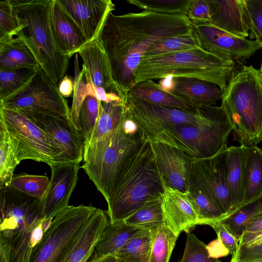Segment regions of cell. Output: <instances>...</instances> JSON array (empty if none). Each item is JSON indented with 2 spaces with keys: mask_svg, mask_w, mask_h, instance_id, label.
Instances as JSON below:
<instances>
[{
  "mask_svg": "<svg viewBox=\"0 0 262 262\" xmlns=\"http://www.w3.org/2000/svg\"><path fill=\"white\" fill-rule=\"evenodd\" d=\"M184 14L142 11L115 15L110 12L98 38L110 60L113 78L126 101L135 85L136 70L145 53L155 42L191 31Z\"/></svg>",
  "mask_w": 262,
  "mask_h": 262,
  "instance_id": "obj_1",
  "label": "cell"
},
{
  "mask_svg": "<svg viewBox=\"0 0 262 262\" xmlns=\"http://www.w3.org/2000/svg\"><path fill=\"white\" fill-rule=\"evenodd\" d=\"M0 190V262H29L44 234L41 202L10 185Z\"/></svg>",
  "mask_w": 262,
  "mask_h": 262,
  "instance_id": "obj_2",
  "label": "cell"
},
{
  "mask_svg": "<svg viewBox=\"0 0 262 262\" xmlns=\"http://www.w3.org/2000/svg\"><path fill=\"white\" fill-rule=\"evenodd\" d=\"M163 191L151 143L146 138L124 164L106 201L109 222L123 221Z\"/></svg>",
  "mask_w": 262,
  "mask_h": 262,
  "instance_id": "obj_3",
  "label": "cell"
},
{
  "mask_svg": "<svg viewBox=\"0 0 262 262\" xmlns=\"http://www.w3.org/2000/svg\"><path fill=\"white\" fill-rule=\"evenodd\" d=\"M234 65V61L219 57L201 48L143 57L136 70L135 84L171 75L209 81L223 92Z\"/></svg>",
  "mask_w": 262,
  "mask_h": 262,
  "instance_id": "obj_4",
  "label": "cell"
},
{
  "mask_svg": "<svg viewBox=\"0 0 262 262\" xmlns=\"http://www.w3.org/2000/svg\"><path fill=\"white\" fill-rule=\"evenodd\" d=\"M20 30L17 36L27 44L38 66L57 85L66 75L71 56L57 48L52 33V0H10Z\"/></svg>",
  "mask_w": 262,
  "mask_h": 262,
  "instance_id": "obj_5",
  "label": "cell"
},
{
  "mask_svg": "<svg viewBox=\"0 0 262 262\" xmlns=\"http://www.w3.org/2000/svg\"><path fill=\"white\" fill-rule=\"evenodd\" d=\"M123 119L113 133L84 149L81 168L106 201L124 164L146 139L134 122Z\"/></svg>",
  "mask_w": 262,
  "mask_h": 262,
  "instance_id": "obj_6",
  "label": "cell"
},
{
  "mask_svg": "<svg viewBox=\"0 0 262 262\" xmlns=\"http://www.w3.org/2000/svg\"><path fill=\"white\" fill-rule=\"evenodd\" d=\"M233 131L240 145L262 142V81L259 70L244 66L232 73L222 92Z\"/></svg>",
  "mask_w": 262,
  "mask_h": 262,
  "instance_id": "obj_7",
  "label": "cell"
},
{
  "mask_svg": "<svg viewBox=\"0 0 262 262\" xmlns=\"http://www.w3.org/2000/svg\"><path fill=\"white\" fill-rule=\"evenodd\" d=\"M233 125L224 103L214 115L196 125L166 127L148 138L167 144L182 151L191 159L211 157L227 144Z\"/></svg>",
  "mask_w": 262,
  "mask_h": 262,
  "instance_id": "obj_8",
  "label": "cell"
},
{
  "mask_svg": "<svg viewBox=\"0 0 262 262\" xmlns=\"http://www.w3.org/2000/svg\"><path fill=\"white\" fill-rule=\"evenodd\" d=\"M97 208L71 205L57 214L34 248L29 262H62L88 227Z\"/></svg>",
  "mask_w": 262,
  "mask_h": 262,
  "instance_id": "obj_9",
  "label": "cell"
},
{
  "mask_svg": "<svg viewBox=\"0 0 262 262\" xmlns=\"http://www.w3.org/2000/svg\"><path fill=\"white\" fill-rule=\"evenodd\" d=\"M0 108L71 119L67 100L60 93L58 85L40 67L23 90L0 101Z\"/></svg>",
  "mask_w": 262,
  "mask_h": 262,
  "instance_id": "obj_10",
  "label": "cell"
},
{
  "mask_svg": "<svg viewBox=\"0 0 262 262\" xmlns=\"http://www.w3.org/2000/svg\"><path fill=\"white\" fill-rule=\"evenodd\" d=\"M126 104L130 117L146 138L167 127L203 123L214 115L217 108L201 106L190 111L160 106L129 96Z\"/></svg>",
  "mask_w": 262,
  "mask_h": 262,
  "instance_id": "obj_11",
  "label": "cell"
},
{
  "mask_svg": "<svg viewBox=\"0 0 262 262\" xmlns=\"http://www.w3.org/2000/svg\"><path fill=\"white\" fill-rule=\"evenodd\" d=\"M0 121L17 143L19 162L30 159L49 166L58 163V153L45 132L23 113L0 108Z\"/></svg>",
  "mask_w": 262,
  "mask_h": 262,
  "instance_id": "obj_12",
  "label": "cell"
},
{
  "mask_svg": "<svg viewBox=\"0 0 262 262\" xmlns=\"http://www.w3.org/2000/svg\"><path fill=\"white\" fill-rule=\"evenodd\" d=\"M227 148V144L225 145L216 154L209 158L191 159L190 168V172L207 190L225 218L235 211L228 190Z\"/></svg>",
  "mask_w": 262,
  "mask_h": 262,
  "instance_id": "obj_13",
  "label": "cell"
},
{
  "mask_svg": "<svg viewBox=\"0 0 262 262\" xmlns=\"http://www.w3.org/2000/svg\"><path fill=\"white\" fill-rule=\"evenodd\" d=\"M23 113L45 132L58 153V163L82 161L85 140L70 118Z\"/></svg>",
  "mask_w": 262,
  "mask_h": 262,
  "instance_id": "obj_14",
  "label": "cell"
},
{
  "mask_svg": "<svg viewBox=\"0 0 262 262\" xmlns=\"http://www.w3.org/2000/svg\"><path fill=\"white\" fill-rule=\"evenodd\" d=\"M203 50L221 58L245 60L262 48V45L254 40L237 36L220 29L211 24L193 26Z\"/></svg>",
  "mask_w": 262,
  "mask_h": 262,
  "instance_id": "obj_15",
  "label": "cell"
},
{
  "mask_svg": "<svg viewBox=\"0 0 262 262\" xmlns=\"http://www.w3.org/2000/svg\"><path fill=\"white\" fill-rule=\"evenodd\" d=\"M79 163H54L50 165L51 177L47 194L41 202L46 219H54L69 205L78 180Z\"/></svg>",
  "mask_w": 262,
  "mask_h": 262,
  "instance_id": "obj_16",
  "label": "cell"
},
{
  "mask_svg": "<svg viewBox=\"0 0 262 262\" xmlns=\"http://www.w3.org/2000/svg\"><path fill=\"white\" fill-rule=\"evenodd\" d=\"M151 143L163 187L187 192L191 159L180 150L167 144L155 141Z\"/></svg>",
  "mask_w": 262,
  "mask_h": 262,
  "instance_id": "obj_17",
  "label": "cell"
},
{
  "mask_svg": "<svg viewBox=\"0 0 262 262\" xmlns=\"http://www.w3.org/2000/svg\"><path fill=\"white\" fill-rule=\"evenodd\" d=\"M88 42L98 38L108 14L115 9L111 0H57Z\"/></svg>",
  "mask_w": 262,
  "mask_h": 262,
  "instance_id": "obj_18",
  "label": "cell"
},
{
  "mask_svg": "<svg viewBox=\"0 0 262 262\" xmlns=\"http://www.w3.org/2000/svg\"><path fill=\"white\" fill-rule=\"evenodd\" d=\"M165 224L179 237L198 224L194 208L187 192L163 187L161 194Z\"/></svg>",
  "mask_w": 262,
  "mask_h": 262,
  "instance_id": "obj_19",
  "label": "cell"
},
{
  "mask_svg": "<svg viewBox=\"0 0 262 262\" xmlns=\"http://www.w3.org/2000/svg\"><path fill=\"white\" fill-rule=\"evenodd\" d=\"M50 21L55 43L62 54L72 57L88 43L83 33L57 0H52Z\"/></svg>",
  "mask_w": 262,
  "mask_h": 262,
  "instance_id": "obj_20",
  "label": "cell"
},
{
  "mask_svg": "<svg viewBox=\"0 0 262 262\" xmlns=\"http://www.w3.org/2000/svg\"><path fill=\"white\" fill-rule=\"evenodd\" d=\"M78 53L94 88H102L107 93H115L123 100L113 78L109 59L98 37L86 43Z\"/></svg>",
  "mask_w": 262,
  "mask_h": 262,
  "instance_id": "obj_21",
  "label": "cell"
},
{
  "mask_svg": "<svg viewBox=\"0 0 262 262\" xmlns=\"http://www.w3.org/2000/svg\"><path fill=\"white\" fill-rule=\"evenodd\" d=\"M207 3L211 25L237 36H249L244 0H210Z\"/></svg>",
  "mask_w": 262,
  "mask_h": 262,
  "instance_id": "obj_22",
  "label": "cell"
},
{
  "mask_svg": "<svg viewBox=\"0 0 262 262\" xmlns=\"http://www.w3.org/2000/svg\"><path fill=\"white\" fill-rule=\"evenodd\" d=\"M174 88L171 93L187 101L194 108L216 106L222 99L223 92L215 84L201 79L173 77Z\"/></svg>",
  "mask_w": 262,
  "mask_h": 262,
  "instance_id": "obj_23",
  "label": "cell"
},
{
  "mask_svg": "<svg viewBox=\"0 0 262 262\" xmlns=\"http://www.w3.org/2000/svg\"><path fill=\"white\" fill-rule=\"evenodd\" d=\"M108 224L105 212L97 208L88 227L62 262H88L97 242Z\"/></svg>",
  "mask_w": 262,
  "mask_h": 262,
  "instance_id": "obj_24",
  "label": "cell"
},
{
  "mask_svg": "<svg viewBox=\"0 0 262 262\" xmlns=\"http://www.w3.org/2000/svg\"><path fill=\"white\" fill-rule=\"evenodd\" d=\"M146 230L127 225L123 221L109 222L97 242L92 257L100 258L115 255L128 241Z\"/></svg>",
  "mask_w": 262,
  "mask_h": 262,
  "instance_id": "obj_25",
  "label": "cell"
},
{
  "mask_svg": "<svg viewBox=\"0 0 262 262\" xmlns=\"http://www.w3.org/2000/svg\"><path fill=\"white\" fill-rule=\"evenodd\" d=\"M242 145L244 155L243 206L262 196V149L257 145Z\"/></svg>",
  "mask_w": 262,
  "mask_h": 262,
  "instance_id": "obj_26",
  "label": "cell"
},
{
  "mask_svg": "<svg viewBox=\"0 0 262 262\" xmlns=\"http://www.w3.org/2000/svg\"><path fill=\"white\" fill-rule=\"evenodd\" d=\"M128 96L160 106L177 107L190 111L196 109L182 98L163 90L159 83L152 80L135 84L129 91Z\"/></svg>",
  "mask_w": 262,
  "mask_h": 262,
  "instance_id": "obj_27",
  "label": "cell"
},
{
  "mask_svg": "<svg viewBox=\"0 0 262 262\" xmlns=\"http://www.w3.org/2000/svg\"><path fill=\"white\" fill-rule=\"evenodd\" d=\"M226 161L228 190L236 211L242 206L244 198V155L243 145L228 146Z\"/></svg>",
  "mask_w": 262,
  "mask_h": 262,
  "instance_id": "obj_28",
  "label": "cell"
},
{
  "mask_svg": "<svg viewBox=\"0 0 262 262\" xmlns=\"http://www.w3.org/2000/svg\"><path fill=\"white\" fill-rule=\"evenodd\" d=\"M187 193L196 212L199 225L209 226L225 218L217 208L207 190L190 172Z\"/></svg>",
  "mask_w": 262,
  "mask_h": 262,
  "instance_id": "obj_29",
  "label": "cell"
},
{
  "mask_svg": "<svg viewBox=\"0 0 262 262\" xmlns=\"http://www.w3.org/2000/svg\"><path fill=\"white\" fill-rule=\"evenodd\" d=\"M39 67L25 41L19 37L0 43V70Z\"/></svg>",
  "mask_w": 262,
  "mask_h": 262,
  "instance_id": "obj_30",
  "label": "cell"
},
{
  "mask_svg": "<svg viewBox=\"0 0 262 262\" xmlns=\"http://www.w3.org/2000/svg\"><path fill=\"white\" fill-rule=\"evenodd\" d=\"M101 103L102 106L98 119L90 142L84 148L101 141L113 133L123 117L126 102L118 100Z\"/></svg>",
  "mask_w": 262,
  "mask_h": 262,
  "instance_id": "obj_31",
  "label": "cell"
},
{
  "mask_svg": "<svg viewBox=\"0 0 262 262\" xmlns=\"http://www.w3.org/2000/svg\"><path fill=\"white\" fill-rule=\"evenodd\" d=\"M17 146L0 121V188L10 185L14 171L20 163L17 158Z\"/></svg>",
  "mask_w": 262,
  "mask_h": 262,
  "instance_id": "obj_32",
  "label": "cell"
},
{
  "mask_svg": "<svg viewBox=\"0 0 262 262\" xmlns=\"http://www.w3.org/2000/svg\"><path fill=\"white\" fill-rule=\"evenodd\" d=\"M123 221L127 225L149 230L156 229L165 224L161 196L148 200L140 209Z\"/></svg>",
  "mask_w": 262,
  "mask_h": 262,
  "instance_id": "obj_33",
  "label": "cell"
},
{
  "mask_svg": "<svg viewBox=\"0 0 262 262\" xmlns=\"http://www.w3.org/2000/svg\"><path fill=\"white\" fill-rule=\"evenodd\" d=\"M199 39L193 29L186 33L161 39L154 43L145 53L143 57L163 55L170 53L200 48Z\"/></svg>",
  "mask_w": 262,
  "mask_h": 262,
  "instance_id": "obj_34",
  "label": "cell"
},
{
  "mask_svg": "<svg viewBox=\"0 0 262 262\" xmlns=\"http://www.w3.org/2000/svg\"><path fill=\"white\" fill-rule=\"evenodd\" d=\"M152 230H147L128 241L115 256L119 262H149Z\"/></svg>",
  "mask_w": 262,
  "mask_h": 262,
  "instance_id": "obj_35",
  "label": "cell"
},
{
  "mask_svg": "<svg viewBox=\"0 0 262 262\" xmlns=\"http://www.w3.org/2000/svg\"><path fill=\"white\" fill-rule=\"evenodd\" d=\"M37 68L0 70V101L17 94L26 86L35 76Z\"/></svg>",
  "mask_w": 262,
  "mask_h": 262,
  "instance_id": "obj_36",
  "label": "cell"
},
{
  "mask_svg": "<svg viewBox=\"0 0 262 262\" xmlns=\"http://www.w3.org/2000/svg\"><path fill=\"white\" fill-rule=\"evenodd\" d=\"M77 55L76 53L74 59V88L71 119L75 127L80 131L79 115L81 105L88 95L96 96V94L95 88L84 67L81 72L79 71Z\"/></svg>",
  "mask_w": 262,
  "mask_h": 262,
  "instance_id": "obj_37",
  "label": "cell"
},
{
  "mask_svg": "<svg viewBox=\"0 0 262 262\" xmlns=\"http://www.w3.org/2000/svg\"><path fill=\"white\" fill-rule=\"evenodd\" d=\"M262 213V196L220 221L227 230L239 239L248 223Z\"/></svg>",
  "mask_w": 262,
  "mask_h": 262,
  "instance_id": "obj_38",
  "label": "cell"
},
{
  "mask_svg": "<svg viewBox=\"0 0 262 262\" xmlns=\"http://www.w3.org/2000/svg\"><path fill=\"white\" fill-rule=\"evenodd\" d=\"M152 230L149 262H169L178 237L165 224Z\"/></svg>",
  "mask_w": 262,
  "mask_h": 262,
  "instance_id": "obj_39",
  "label": "cell"
},
{
  "mask_svg": "<svg viewBox=\"0 0 262 262\" xmlns=\"http://www.w3.org/2000/svg\"><path fill=\"white\" fill-rule=\"evenodd\" d=\"M50 182V180L46 176L20 173L14 174L10 185L42 202L47 194Z\"/></svg>",
  "mask_w": 262,
  "mask_h": 262,
  "instance_id": "obj_40",
  "label": "cell"
},
{
  "mask_svg": "<svg viewBox=\"0 0 262 262\" xmlns=\"http://www.w3.org/2000/svg\"><path fill=\"white\" fill-rule=\"evenodd\" d=\"M101 106V102L96 96L92 95H88L81 105L79 121L80 132L85 140L84 147L90 142L98 119Z\"/></svg>",
  "mask_w": 262,
  "mask_h": 262,
  "instance_id": "obj_41",
  "label": "cell"
},
{
  "mask_svg": "<svg viewBox=\"0 0 262 262\" xmlns=\"http://www.w3.org/2000/svg\"><path fill=\"white\" fill-rule=\"evenodd\" d=\"M126 2L143 11L186 15L192 0H128Z\"/></svg>",
  "mask_w": 262,
  "mask_h": 262,
  "instance_id": "obj_42",
  "label": "cell"
},
{
  "mask_svg": "<svg viewBox=\"0 0 262 262\" xmlns=\"http://www.w3.org/2000/svg\"><path fill=\"white\" fill-rule=\"evenodd\" d=\"M20 26L10 1L0 2V43L17 36Z\"/></svg>",
  "mask_w": 262,
  "mask_h": 262,
  "instance_id": "obj_43",
  "label": "cell"
},
{
  "mask_svg": "<svg viewBox=\"0 0 262 262\" xmlns=\"http://www.w3.org/2000/svg\"><path fill=\"white\" fill-rule=\"evenodd\" d=\"M249 37L262 45V0H244Z\"/></svg>",
  "mask_w": 262,
  "mask_h": 262,
  "instance_id": "obj_44",
  "label": "cell"
},
{
  "mask_svg": "<svg viewBox=\"0 0 262 262\" xmlns=\"http://www.w3.org/2000/svg\"><path fill=\"white\" fill-rule=\"evenodd\" d=\"M219 259L209 256L206 245L195 235L186 233V240L183 256L179 262H220Z\"/></svg>",
  "mask_w": 262,
  "mask_h": 262,
  "instance_id": "obj_45",
  "label": "cell"
},
{
  "mask_svg": "<svg viewBox=\"0 0 262 262\" xmlns=\"http://www.w3.org/2000/svg\"><path fill=\"white\" fill-rule=\"evenodd\" d=\"M186 16L192 26L211 24V18L207 0H192Z\"/></svg>",
  "mask_w": 262,
  "mask_h": 262,
  "instance_id": "obj_46",
  "label": "cell"
},
{
  "mask_svg": "<svg viewBox=\"0 0 262 262\" xmlns=\"http://www.w3.org/2000/svg\"><path fill=\"white\" fill-rule=\"evenodd\" d=\"M230 262H262V242L249 245H239Z\"/></svg>",
  "mask_w": 262,
  "mask_h": 262,
  "instance_id": "obj_47",
  "label": "cell"
},
{
  "mask_svg": "<svg viewBox=\"0 0 262 262\" xmlns=\"http://www.w3.org/2000/svg\"><path fill=\"white\" fill-rule=\"evenodd\" d=\"M209 226L214 230L217 237L229 250L230 254L232 257L234 256L238 247V239L228 232L220 222L212 223Z\"/></svg>",
  "mask_w": 262,
  "mask_h": 262,
  "instance_id": "obj_48",
  "label": "cell"
},
{
  "mask_svg": "<svg viewBox=\"0 0 262 262\" xmlns=\"http://www.w3.org/2000/svg\"><path fill=\"white\" fill-rule=\"evenodd\" d=\"M206 248L209 256L212 258L219 259L230 254L229 250L218 237L206 245Z\"/></svg>",
  "mask_w": 262,
  "mask_h": 262,
  "instance_id": "obj_49",
  "label": "cell"
},
{
  "mask_svg": "<svg viewBox=\"0 0 262 262\" xmlns=\"http://www.w3.org/2000/svg\"><path fill=\"white\" fill-rule=\"evenodd\" d=\"M58 86L60 93L64 98L73 96L74 83L67 75L62 78Z\"/></svg>",
  "mask_w": 262,
  "mask_h": 262,
  "instance_id": "obj_50",
  "label": "cell"
},
{
  "mask_svg": "<svg viewBox=\"0 0 262 262\" xmlns=\"http://www.w3.org/2000/svg\"><path fill=\"white\" fill-rule=\"evenodd\" d=\"M239 245H249L262 242V231L256 232H244L238 239Z\"/></svg>",
  "mask_w": 262,
  "mask_h": 262,
  "instance_id": "obj_51",
  "label": "cell"
},
{
  "mask_svg": "<svg viewBox=\"0 0 262 262\" xmlns=\"http://www.w3.org/2000/svg\"><path fill=\"white\" fill-rule=\"evenodd\" d=\"M262 231V213L253 219L247 225L246 232H256Z\"/></svg>",
  "mask_w": 262,
  "mask_h": 262,
  "instance_id": "obj_52",
  "label": "cell"
},
{
  "mask_svg": "<svg viewBox=\"0 0 262 262\" xmlns=\"http://www.w3.org/2000/svg\"><path fill=\"white\" fill-rule=\"evenodd\" d=\"M161 79L159 83L160 88L166 92L171 93L174 86L173 76L169 75Z\"/></svg>",
  "mask_w": 262,
  "mask_h": 262,
  "instance_id": "obj_53",
  "label": "cell"
},
{
  "mask_svg": "<svg viewBox=\"0 0 262 262\" xmlns=\"http://www.w3.org/2000/svg\"><path fill=\"white\" fill-rule=\"evenodd\" d=\"M88 262H119L114 255H107L100 258L90 257Z\"/></svg>",
  "mask_w": 262,
  "mask_h": 262,
  "instance_id": "obj_54",
  "label": "cell"
},
{
  "mask_svg": "<svg viewBox=\"0 0 262 262\" xmlns=\"http://www.w3.org/2000/svg\"><path fill=\"white\" fill-rule=\"evenodd\" d=\"M259 71L260 73L262 72V62H261V66H260V69H259Z\"/></svg>",
  "mask_w": 262,
  "mask_h": 262,
  "instance_id": "obj_55",
  "label": "cell"
},
{
  "mask_svg": "<svg viewBox=\"0 0 262 262\" xmlns=\"http://www.w3.org/2000/svg\"><path fill=\"white\" fill-rule=\"evenodd\" d=\"M260 73V72H259ZM260 79H261V80L262 81V72L261 73H260Z\"/></svg>",
  "mask_w": 262,
  "mask_h": 262,
  "instance_id": "obj_56",
  "label": "cell"
}]
</instances>
